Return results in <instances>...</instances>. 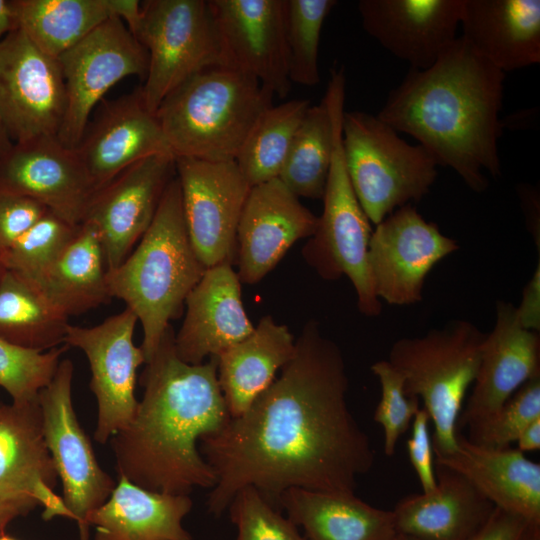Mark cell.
<instances>
[{
    "mask_svg": "<svg viewBox=\"0 0 540 540\" xmlns=\"http://www.w3.org/2000/svg\"><path fill=\"white\" fill-rule=\"evenodd\" d=\"M348 387L340 348L310 320L279 377L244 413L201 438L215 474L208 512L222 515L245 487L279 510L280 496L292 488L355 493L375 452L349 409Z\"/></svg>",
    "mask_w": 540,
    "mask_h": 540,
    "instance_id": "1",
    "label": "cell"
},
{
    "mask_svg": "<svg viewBox=\"0 0 540 540\" xmlns=\"http://www.w3.org/2000/svg\"><path fill=\"white\" fill-rule=\"evenodd\" d=\"M140 378L144 393L127 427L110 439L118 477L145 489L190 495L212 488L215 474L198 441L231 417L217 376V359L189 364L170 326Z\"/></svg>",
    "mask_w": 540,
    "mask_h": 540,
    "instance_id": "2",
    "label": "cell"
},
{
    "mask_svg": "<svg viewBox=\"0 0 540 540\" xmlns=\"http://www.w3.org/2000/svg\"><path fill=\"white\" fill-rule=\"evenodd\" d=\"M505 73L460 36L428 68H410L377 117L415 138L475 192L501 176L498 141Z\"/></svg>",
    "mask_w": 540,
    "mask_h": 540,
    "instance_id": "3",
    "label": "cell"
},
{
    "mask_svg": "<svg viewBox=\"0 0 540 540\" xmlns=\"http://www.w3.org/2000/svg\"><path fill=\"white\" fill-rule=\"evenodd\" d=\"M205 270L188 235L175 175L139 242L120 265L106 273L110 297L124 301L142 326L145 363Z\"/></svg>",
    "mask_w": 540,
    "mask_h": 540,
    "instance_id": "4",
    "label": "cell"
},
{
    "mask_svg": "<svg viewBox=\"0 0 540 540\" xmlns=\"http://www.w3.org/2000/svg\"><path fill=\"white\" fill-rule=\"evenodd\" d=\"M273 96L253 76L215 65L173 89L155 114L175 158L235 161Z\"/></svg>",
    "mask_w": 540,
    "mask_h": 540,
    "instance_id": "5",
    "label": "cell"
},
{
    "mask_svg": "<svg viewBox=\"0 0 540 540\" xmlns=\"http://www.w3.org/2000/svg\"><path fill=\"white\" fill-rule=\"evenodd\" d=\"M485 335L473 323L456 320L421 337L401 338L390 349L387 360L402 376L405 393L421 399L429 414L435 457L457 447L458 421Z\"/></svg>",
    "mask_w": 540,
    "mask_h": 540,
    "instance_id": "6",
    "label": "cell"
},
{
    "mask_svg": "<svg viewBox=\"0 0 540 540\" xmlns=\"http://www.w3.org/2000/svg\"><path fill=\"white\" fill-rule=\"evenodd\" d=\"M342 147L352 187L375 225L396 209L422 200L437 178L432 155L404 141L377 115L345 111Z\"/></svg>",
    "mask_w": 540,
    "mask_h": 540,
    "instance_id": "7",
    "label": "cell"
},
{
    "mask_svg": "<svg viewBox=\"0 0 540 540\" xmlns=\"http://www.w3.org/2000/svg\"><path fill=\"white\" fill-rule=\"evenodd\" d=\"M345 92V88L337 84L329 86L325 92L333 110L334 145L322 197L323 212L303 255L324 279L335 280L345 275L355 289L359 311L376 317L382 305L374 292L368 265L373 230L352 187L342 147Z\"/></svg>",
    "mask_w": 540,
    "mask_h": 540,
    "instance_id": "8",
    "label": "cell"
},
{
    "mask_svg": "<svg viewBox=\"0 0 540 540\" xmlns=\"http://www.w3.org/2000/svg\"><path fill=\"white\" fill-rule=\"evenodd\" d=\"M134 36L145 48L148 68L141 86L147 108L195 73L226 65L221 39L206 0H148Z\"/></svg>",
    "mask_w": 540,
    "mask_h": 540,
    "instance_id": "9",
    "label": "cell"
},
{
    "mask_svg": "<svg viewBox=\"0 0 540 540\" xmlns=\"http://www.w3.org/2000/svg\"><path fill=\"white\" fill-rule=\"evenodd\" d=\"M73 362L60 361L52 380L40 390L44 438L63 487V502L81 540L89 537V515L103 505L116 481L104 471L72 403Z\"/></svg>",
    "mask_w": 540,
    "mask_h": 540,
    "instance_id": "10",
    "label": "cell"
},
{
    "mask_svg": "<svg viewBox=\"0 0 540 540\" xmlns=\"http://www.w3.org/2000/svg\"><path fill=\"white\" fill-rule=\"evenodd\" d=\"M57 61L64 79L66 109L58 139L74 149L89 117L108 90L122 79L148 68L145 48L125 23L111 17L62 53Z\"/></svg>",
    "mask_w": 540,
    "mask_h": 540,
    "instance_id": "11",
    "label": "cell"
},
{
    "mask_svg": "<svg viewBox=\"0 0 540 540\" xmlns=\"http://www.w3.org/2000/svg\"><path fill=\"white\" fill-rule=\"evenodd\" d=\"M66 109L57 59L20 28L0 40V123L13 143L57 136Z\"/></svg>",
    "mask_w": 540,
    "mask_h": 540,
    "instance_id": "12",
    "label": "cell"
},
{
    "mask_svg": "<svg viewBox=\"0 0 540 540\" xmlns=\"http://www.w3.org/2000/svg\"><path fill=\"white\" fill-rule=\"evenodd\" d=\"M137 316L129 308L92 327L69 324L65 344L80 349L91 371L90 389L97 402L94 440L107 443L132 421L137 369L145 355L133 341Z\"/></svg>",
    "mask_w": 540,
    "mask_h": 540,
    "instance_id": "13",
    "label": "cell"
},
{
    "mask_svg": "<svg viewBox=\"0 0 540 540\" xmlns=\"http://www.w3.org/2000/svg\"><path fill=\"white\" fill-rule=\"evenodd\" d=\"M191 244L205 268L232 264L236 234L250 185L235 161L175 158Z\"/></svg>",
    "mask_w": 540,
    "mask_h": 540,
    "instance_id": "14",
    "label": "cell"
},
{
    "mask_svg": "<svg viewBox=\"0 0 540 540\" xmlns=\"http://www.w3.org/2000/svg\"><path fill=\"white\" fill-rule=\"evenodd\" d=\"M375 226L368 265L376 296L390 305L420 302L427 275L458 249L457 241L425 220L412 204L396 209Z\"/></svg>",
    "mask_w": 540,
    "mask_h": 540,
    "instance_id": "15",
    "label": "cell"
},
{
    "mask_svg": "<svg viewBox=\"0 0 540 540\" xmlns=\"http://www.w3.org/2000/svg\"><path fill=\"white\" fill-rule=\"evenodd\" d=\"M175 175L173 155H154L132 164L94 193L83 222L98 230L107 271L120 265L139 242Z\"/></svg>",
    "mask_w": 540,
    "mask_h": 540,
    "instance_id": "16",
    "label": "cell"
},
{
    "mask_svg": "<svg viewBox=\"0 0 540 540\" xmlns=\"http://www.w3.org/2000/svg\"><path fill=\"white\" fill-rule=\"evenodd\" d=\"M225 64L284 98L291 88L286 0H207Z\"/></svg>",
    "mask_w": 540,
    "mask_h": 540,
    "instance_id": "17",
    "label": "cell"
},
{
    "mask_svg": "<svg viewBox=\"0 0 540 540\" xmlns=\"http://www.w3.org/2000/svg\"><path fill=\"white\" fill-rule=\"evenodd\" d=\"M0 190L30 198L73 225H80L95 193L74 149L57 136L13 146L0 156Z\"/></svg>",
    "mask_w": 540,
    "mask_h": 540,
    "instance_id": "18",
    "label": "cell"
},
{
    "mask_svg": "<svg viewBox=\"0 0 540 540\" xmlns=\"http://www.w3.org/2000/svg\"><path fill=\"white\" fill-rule=\"evenodd\" d=\"M318 217L279 178L250 187L236 234L241 282L256 284L298 240L311 237Z\"/></svg>",
    "mask_w": 540,
    "mask_h": 540,
    "instance_id": "19",
    "label": "cell"
},
{
    "mask_svg": "<svg viewBox=\"0 0 540 540\" xmlns=\"http://www.w3.org/2000/svg\"><path fill=\"white\" fill-rule=\"evenodd\" d=\"M96 191L132 164L150 156L171 154L141 87L105 104L74 148Z\"/></svg>",
    "mask_w": 540,
    "mask_h": 540,
    "instance_id": "20",
    "label": "cell"
},
{
    "mask_svg": "<svg viewBox=\"0 0 540 540\" xmlns=\"http://www.w3.org/2000/svg\"><path fill=\"white\" fill-rule=\"evenodd\" d=\"M540 376V337L525 328L516 307L498 301L493 329L485 335L471 394L458 426L470 427L494 415L527 381Z\"/></svg>",
    "mask_w": 540,
    "mask_h": 540,
    "instance_id": "21",
    "label": "cell"
},
{
    "mask_svg": "<svg viewBox=\"0 0 540 540\" xmlns=\"http://www.w3.org/2000/svg\"><path fill=\"white\" fill-rule=\"evenodd\" d=\"M463 0H360L365 32L410 68L430 67L456 40Z\"/></svg>",
    "mask_w": 540,
    "mask_h": 540,
    "instance_id": "22",
    "label": "cell"
},
{
    "mask_svg": "<svg viewBox=\"0 0 540 540\" xmlns=\"http://www.w3.org/2000/svg\"><path fill=\"white\" fill-rule=\"evenodd\" d=\"M58 478L38 398L0 403V499L31 498L43 508L44 520L70 519L62 497L54 491Z\"/></svg>",
    "mask_w": 540,
    "mask_h": 540,
    "instance_id": "23",
    "label": "cell"
},
{
    "mask_svg": "<svg viewBox=\"0 0 540 540\" xmlns=\"http://www.w3.org/2000/svg\"><path fill=\"white\" fill-rule=\"evenodd\" d=\"M185 307L175 348L186 363L217 357L254 330L242 302L241 281L230 263L207 268L188 294Z\"/></svg>",
    "mask_w": 540,
    "mask_h": 540,
    "instance_id": "24",
    "label": "cell"
},
{
    "mask_svg": "<svg viewBox=\"0 0 540 540\" xmlns=\"http://www.w3.org/2000/svg\"><path fill=\"white\" fill-rule=\"evenodd\" d=\"M435 464L460 473L495 507L540 525V464L517 448L478 445L459 432L456 449Z\"/></svg>",
    "mask_w": 540,
    "mask_h": 540,
    "instance_id": "25",
    "label": "cell"
},
{
    "mask_svg": "<svg viewBox=\"0 0 540 540\" xmlns=\"http://www.w3.org/2000/svg\"><path fill=\"white\" fill-rule=\"evenodd\" d=\"M435 465L436 489L407 495L392 510L396 533L418 540H471L495 506L460 473Z\"/></svg>",
    "mask_w": 540,
    "mask_h": 540,
    "instance_id": "26",
    "label": "cell"
},
{
    "mask_svg": "<svg viewBox=\"0 0 540 540\" xmlns=\"http://www.w3.org/2000/svg\"><path fill=\"white\" fill-rule=\"evenodd\" d=\"M461 37L503 73L540 62L539 0H463Z\"/></svg>",
    "mask_w": 540,
    "mask_h": 540,
    "instance_id": "27",
    "label": "cell"
},
{
    "mask_svg": "<svg viewBox=\"0 0 540 540\" xmlns=\"http://www.w3.org/2000/svg\"><path fill=\"white\" fill-rule=\"evenodd\" d=\"M193 501L140 487L118 477L107 501L88 517L94 540H192L183 525Z\"/></svg>",
    "mask_w": 540,
    "mask_h": 540,
    "instance_id": "28",
    "label": "cell"
},
{
    "mask_svg": "<svg viewBox=\"0 0 540 540\" xmlns=\"http://www.w3.org/2000/svg\"><path fill=\"white\" fill-rule=\"evenodd\" d=\"M295 340L284 324L264 316L242 341L217 359V376L231 417L244 413L292 358Z\"/></svg>",
    "mask_w": 540,
    "mask_h": 540,
    "instance_id": "29",
    "label": "cell"
},
{
    "mask_svg": "<svg viewBox=\"0 0 540 540\" xmlns=\"http://www.w3.org/2000/svg\"><path fill=\"white\" fill-rule=\"evenodd\" d=\"M279 508L308 540H391L396 535L392 510L376 508L355 493L292 488Z\"/></svg>",
    "mask_w": 540,
    "mask_h": 540,
    "instance_id": "30",
    "label": "cell"
},
{
    "mask_svg": "<svg viewBox=\"0 0 540 540\" xmlns=\"http://www.w3.org/2000/svg\"><path fill=\"white\" fill-rule=\"evenodd\" d=\"M106 273L98 230L84 221L52 266L32 284L70 318L111 299Z\"/></svg>",
    "mask_w": 540,
    "mask_h": 540,
    "instance_id": "31",
    "label": "cell"
},
{
    "mask_svg": "<svg viewBox=\"0 0 540 540\" xmlns=\"http://www.w3.org/2000/svg\"><path fill=\"white\" fill-rule=\"evenodd\" d=\"M69 317L32 283L6 270L0 282V338L45 352L65 344Z\"/></svg>",
    "mask_w": 540,
    "mask_h": 540,
    "instance_id": "32",
    "label": "cell"
},
{
    "mask_svg": "<svg viewBox=\"0 0 540 540\" xmlns=\"http://www.w3.org/2000/svg\"><path fill=\"white\" fill-rule=\"evenodd\" d=\"M18 26L57 59L113 16L111 0H14Z\"/></svg>",
    "mask_w": 540,
    "mask_h": 540,
    "instance_id": "33",
    "label": "cell"
},
{
    "mask_svg": "<svg viewBox=\"0 0 540 540\" xmlns=\"http://www.w3.org/2000/svg\"><path fill=\"white\" fill-rule=\"evenodd\" d=\"M334 145V116L328 96L310 106L291 143L279 174L298 198L322 199Z\"/></svg>",
    "mask_w": 540,
    "mask_h": 540,
    "instance_id": "34",
    "label": "cell"
},
{
    "mask_svg": "<svg viewBox=\"0 0 540 540\" xmlns=\"http://www.w3.org/2000/svg\"><path fill=\"white\" fill-rule=\"evenodd\" d=\"M310 107L308 99L271 106L260 117L235 158L250 186L279 177L293 137Z\"/></svg>",
    "mask_w": 540,
    "mask_h": 540,
    "instance_id": "35",
    "label": "cell"
},
{
    "mask_svg": "<svg viewBox=\"0 0 540 540\" xmlns=\"http://www.w3.org/2000/svg\"><path fill=\"white\" fill-rule=\"evenodd\" d=\"M335 0H286V42L291 83L320 82L318 56L323 24Z\"/></svg>",
    "mask_w": 540,
    "mask_h": 540,
    "instance_id": "36",
    "label": "cell"
},
{
    "mask_svg": "<svg viewBox=\"0 0 540 540\" xmlns=\"http://www.w3.org/2000/svg\"><path fill=\"white\" fill-rule=\"evenodd\" d=\"M78 226L48 211L1 254L5 269L35 283L56 261Z\"/></svg>",
    "mask_w": 540,
    "mask_h": 540,
    "instance_id": "37",
    "label": "cell"
},
{
    "mask_svg": "<svg viewBox=\"0 0 540 540\" xmlns=\"http://www.w3.org/2000/svg\"><path fill=\"white\" fill-rule=\"evenodd\" d=\"M69 346L63 344L40 352L12 345L0 338V387L12 402L34 401L53 378L62 355Z\"/></svg>",
    "mask_w": 540,
    "mask_h": 540,
    "instance_id": "38",
    "label": "cell"
},
{
    "mask_svg": "<svg viewBox=\"0 0 540 540\" xmlns=\"http://www.w3.org/2000/svg\"><path fill=\"white\" fill-rule=\"evenodd\" d=\"M539 417L540 376H537L524 383L494 415L468 427L467 438L482 446L511 447L522 430Z\"/></svg>",
    "mask_w": 540,
    "mask_h": 540,
    "instance_id": "39",
    "label": "cell"
},
{
    "mask_svg": "<svg viewBox=\"0 0 540 540\" xmlns=\"http://www.w3.org/2000/svg\"><path fill=\"white\" fill-rule=\"evenodd\" d=\"M227 510L237 529L236 540H308L254 487L239 490Z\"/></svg>",
    "mask_w": 540,
    "mask_h": 540,
    "instance_id": "40",
    "label": "cell"
},
{
    "mask_svg": "<svg viewBox=\"0 0 540 540\" xmlns=\"http://www.w3.org/2000/svg\"><path fill=\"white\" fill-rule=\"evenodd\" d=\"M371 371L381 386V397L373 419L382 427L385 455L393 456L399 438L409 429L420 409V400L405 393L402 376L388 360L375 362Z\"/></svg>",
    "mask_w": 540,
    "mask_h": 540,
    "instance_id": "41",
    "label": "cell"
},
{
    "mask_svg": "<svg viewBox=\"0 0 540 540\" xmlns=\"http://www.w3.org/2000/svg\"><path fill=\"white\" fill-rule=\"evenodd\" d=\"M47 212L30 198L0 190V254Z\"/></svg>",
    "mask_w": 540,
    "mask_h": 540,
    "instance_id": "42",
    "label": "cell"
},
{
    "mask_svg": "<svg viewBox=\"0 0 540 540\" xmlns=\"http://www.w3.org/2000/svg\"><path fill=\"white\" fill-rule=\"evenodd\" d=\"M430 422L429 414L420 407L411 423V434L406 443L409 461L423 493L433 492L437 487L435 454L429 433Z\"/></svg>",
    "mask_w": 540,
    "mask_h": 540,
    "instance_id": "43",
    "label": "cell"
},
{
    "mask_svg": "<svg viewBox=\"0 0 540 540\" xmlns=\"http://www.w3.org/2000/svg\"><path fill=\"white\" fill-rule=\"evenodd\" d=\"M528 525L524 518L495 507L471 540H520Z\"/></svg>",
    "mask_w": 540,
    "mask_h": 540,
    "instance_id": "44",
    "label": "cell"
},
{
    "mask_svg": "<svg viewBox=\"0 0 540 540\" xmlns=\"http://www.w3.org/2000/svg\"><path fill=\"white\" fill-rule=\"evenodd\" d=\"M521 324L532 331H539V265L533 278L527 284L522 298V303L516 307Z\"/></svg>",
    "mask_w": 540,
    "mask_h": 540,
    "instance_id": "45",
    "label": "cell"
},
{
    "mask_svg": "<svg viewBox=\"0 0 540 540\" xmlns=\"http://www.w3.org/2000/svg\"><path fill=\"white\" fill-rule=\"evenodd\" d=\"M38 503L31 498L0 499V536L13 520L25 516L38 507Z\"/></svg>",
    "mask_w": 540,
    "mask_h": 540,
    "instance_id": "46",
    "label": "cell"
},
{
    "mask_svg": "<svg viewBox=\"0 0 540 540\" xmlns=\"http://www.w3.org/2000/svg\"><path fill=\"white\" fill-rule=\"evenodd\" d=\"M517 449L523 453L540 448V417L529 423L520 433Z\"/></svg>",
    "mask_w": 540,
    "mask_h": 540,
    "instance_id": "47",
    "label": "cell"
},
{
    "mask_svg": "<svg viewBox=\"0 0 540 540\" xmlns=\"http://www.w3.org/2000/svg\"><path fill=\"white\" fill-rule=\"evenodd\" d=\"M18 28L15 1L0 0V40Z\"/></svg>",
    "mask_w": 540,
    "mask_h": 540,
    "instance_id": "48",
    "label": "cell"
},
{
    "mask_svg": "<svg viewBox=\"0 0 540 540\" xmlns=\"http://www.w3.org/2000/svg\"><path fill=\"white\" fill-rule=\"evenodd\" d=\"M520 540H540V525L529 524Z\"/></svg>",
    "mask_w": 540,
    "mask_h": 540,
    "instance_id": "49",
    "label": "cell"
},
{
    "mask_svg": "<svg viewBox=\"0 0 540 540\" xmlns=\"http://www.w3.org/2000/svg\"><path fill=\"white\" fill-rule=\"evenodd\" d=\"M12 146L13 142L0 123V156L5 154Z\"/></svg>",
    "mask_w": 540,
    "mask_h": 540,
    "instance_id": "50",
    "label": "cell"
},
{
    "mask_svg": "<svg viewBox=\"0 0 540 540\" xmlns=\"http://www.w3.org/2000/svg\"><path fill=\"white\" fill-rule=\"evenodd\" d=\"M391 540H418V539H415L413 537L403 535L400 533H396V535Z\"/></svg>",
    "mask_w": 540,
    "mask_h": 540,
    "instance_id": "51",
    "label": "cell"
},
{
    "mask_svg": "<svg viewBox=\"0 0 540 540\" xmlns=\"http://www.w3.org/2000/svg\"><path fill=\"white\" fill-rule=\"evenodd\" d=\"M5 271H6V269H5V267H4L3 263H2L1 254H0V282L2 280V277H3L4 273H5Z\"/></svg>",
    "mask_w": 540,
    "mask_h": 540,
    "instance_id": "52",
    "label": "cell"
},
{
    "mask_svg": "<svg viewBox=\"0 0 540 540\" xmlns=\"http://www.w3.org/2000/svg\"><path fill=\"white\" fill-rule=\"evenodd\" d=\"M0 540H16V539L6 534H3L2 536H0Z\"/></svg>",
    "mask_w": 540,
    "mask_h": 540,
    "instance_id": "53",
    "label": "cell"
}]
</instances>
